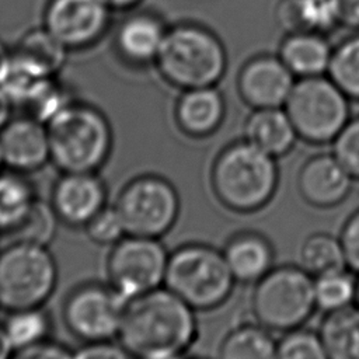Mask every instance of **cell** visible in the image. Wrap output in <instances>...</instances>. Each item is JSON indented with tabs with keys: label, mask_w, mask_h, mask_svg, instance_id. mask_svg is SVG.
Listing matches in <instances>:
<instances>
[{
	"label": "cell",
	"mask_w": 359,
	"mask_h": 359,
	"mask_svg": "<svg viewBox=\"0 0 359 359\" xmlns=\"http://www.w3.org/2000/svg\"><path fill=\"white\" fill-rule=\"evenodd\" d=\"M198 335L195 310L165 286L126 302L119 344L133 359L185 355Z\"/></svg>",
	"instance_id": "6da1fadb"
},
{
	"label": "cell",
	"mask_w": 359,
	"mask_h": 359,
	"mask_svg": "<svg viewBox=\"0 0 359 359\" xmlns=\"http://www.w3.org/2000/svg\"><path fill=\"white\" fill-rule=\"evenodd\" d=\"M50 163L60 172H98L114 147L107 115L93 104L72 100L46 122Z\"/></svg>",
	"instance_id": "7a4b0ae2"
},
{
	"label": "cell",
	"mask_w": 359,
	"mask_h": 359,
	"mask_svg": "<svg viewBox=\"0 0 359 359\" xmlns=\"http://www.w3.org/2000/svg\"><path fill=\"white\" fill-rule=\"evenodd\" d=\"M279 184L276 158L248 140L227 144L215 158L210 185L217 201L237 213L265 208Z\"/></svg>",
	"instance_id": "3957f363"
},
{
	"label": "cell",
	"mask_w": 359,
	"mask_h": 359,
	"mask_svg": "<svg viewBox=\"0 0 359 359\" xmlns=\"http://www.w3.org/2000/svg\"><path fill=\"white\" fill-rule=\"evenodd\" d=\"M154 65L170 84L184 91L216 86L226 70L227 56L212 31L196 24H178L167 28Z\"/></svg>",
	"instance_id": "277c9868"
},
{
	"label": "cell",
	"mask_w": 359,
	"mask_h": 359,
	"mask_svg": "<svg viewBox=\"0 0 359 359\" xmlns=\"http://www.w3.org/2000/svg\"><path fill=\"white\" fill-rule=\"evenodd\" d=\"M234 283L223 252L208 244H182L168 255L164 286L195 311L222 306Z\"/></svg>",
	"instance_id": "5b68a950"
},
{
	"label": "cell",
	"mask_w": 359,
	"mask_h": 359,
	"mask_svg": "<svg viewBox=\"0 0 359 359\" xmlns=\"http://www.w3.org/2000/svg\"><path fill=\"white\" fill-rule=\"evenodd\" d=\"M57 278V264L48 245L7 241L0 247V309L45 306Z\"/></svg>",
	"instance_id": "8992f818"
},
{
	"label": "cell",
	"mask_w": 359,
	"mask_h": 359,
	"mask_svg": "<svg viewBox=\"0 0 359 359\" xmlns=\"http://www.w3.org/2000/svg\"><path fill=\"white\" fill-rule=\"evenodd\" d=\"M254 285L251 311L255 321L269 331L300 328L317 310L314 279L300 265L273 266Z\"/></svg>",
	"instance_id": "52a82bcc"
},
{
	"label": "cell",
	"mask_w": 359,
	"mask_h": 359,
	"mask_svg": "<svg viewBox=\"0 0 359 359\" xmlns=\"http://www.w3.org/2000/svg\"><path fill=\"white\" fill-rule=\"evenodd\" d=\"M283 108L299 139L311 144L332 143L351 119L348 95L324 76L299 79Z\"/></svg>",
	"instance_id": "ba28073f"
},
{
	"label": "cell",
	"mask_w": 359,
	"mask_h": 359,
	"mask_svg": "<svg viewBox=\"0 0 359 359\" xmlns=\"http://www.w3.org/2000/svg\"><path fill=\"white\" fill-rule=\"evenodd\" d=\"M112 206L126 234L160 238L175 224L181 203L167 178L146 172L126 181Z\"/></svg>",
	"instance_id": "9c48e42d"
},
{
	"label": "cell",
	"mask_w": 359,
	"mask_h": 359,
	"mask_svg": "<svg viewBox=\"0 0 359 359\" xmlns=\"http://www.w3.org/2000/svg\"><path fill=\"white\" fill-rule=\"evenodd\" d=\"M168 255L160 238L126 234L109 247L107 283L126 300L164 286Z\"/></svg>",
	"instance_id": "30bf717a"
},
{
	"label": "cell",
	"mask_w": 359,
	"mask_h": 359,
	"mask_svg": "<svg viewBox=\"0 0 359 359\" xmlns=\"http://www.w3.org/2000/svg\"><path fill=\"white\" fill-rule=\"evenodd\" d=\"M126 302L108 283H81L66 296L62 318L81 342L109 341L118 338Z\"/></svg>",
	"instance_id": "8fae6325"
},
{
	"label": "cell",
	"mask_w": 359,
	"mask_h": 359,
	"mask_svg": "<svg viewBox=\"0 0 359 359\" xmlns=\"http://www.w3.org/2000/svg\"><path fill=\"white\" fill-rule=\"evenodd\" d=\"M112 10L102 0H48L42 27L69 52L95 45L111 25Z\"/></svg>",
	"instance_id": "7c38bea8"
},
{
	"label": "cell",
	"mask_w": 359,
	"mask_h": 359,
	"mask_svg": "<svg viewBox=\"0 0 359 359\" xmlns=\"http://www.w3.org/2000/svg\"><path fill=\"white\" fill-rule=\"evenodd\" d=\"M49 205L59 223L84 229L108 206V188L98 172H60L50 189Z\"/></svg>",
	"instance_id": "4fadbf2b"
},
{
	"label": "cell",
	"mask_w": 359,
	"mask_h": 359,
	"mask_svg": "<svg viewBox=\"0 0 359 359\" xmlns=\"http://www.w3.org/2000/svg\"><path fill=\"white\" fill-rule=\"evenodd\" d=\"M0 156L6 170L32 174L50 163L46 123L27 114L11 116L0 129Z\"/></svg>",
	"instance_id": "5bb4252c"
},
{
	"label": "cell",
	"mask_w": 359,
	"mask_h": 359,
	"mask_svg": "<svg viewBox=\"0 0 359 359\" xmlns=\"http://www.w3.org/2000/svg\"><path fill=\"white\" fill-rule=\"evenodd\" d=\"M294 83V74L279 56H258L241 69L238 91L241 98L254 109L282 108Z\"/></svg>",
	"instance_id": "9a60e30c"
},
{
	"label": "cell",
	"mask_w": 359,
	"mask_h": 359,
	"mask_svg": "<svg viewBox=\"0 0 359 359\" xmlns=\"http://www.w3.org/2000/svg\"><path fill=\"white\" fill-rule=\"evenodd\" d=\"M353 177L332 153L307 158L297 172V191L314 208H334L342 203L353 188Z\"/></svg>",
	"instance_id": "2e32d148"
},
{
	"label": "cell",
	"mask_w": 359,
	"mask_h": 359,
	"mask_svg": "<svg viewBox=\"0 0 359 359\" xmlns=\"http://www.w3.org/2000/svg\"><path fill=\"white\" fill-rule=\"evenodd\" d=\"M167 34L163 21L150 13L128 15L115 31V49L135 66L154 63Z\"/></svg>",
	"instance_id": "e0dca14e"
},
{
	"label": "cell",
	"mask_w": 359,
	"mask_h": 359,
	"mask_svg": "<svg viewBox=\"0 0 359 359\" xmlns=\"http://www.w3.org/2000/svg\"><path fill=\"white\" fill-rule=\"evenodd\" d=\"M222 252L233 278L240 283H255L273 268V247L264 234L257 231L233 234Z\"/></svg>",
	"instance_id": "ac0fdd59"
},
{
	"label": "cell",
	"mask_w": 359,
	"mask_h": 359,
	"mask_svg": "<svg viewBox=\"0 0 359 359\" xmlns=\"http://www.w3.org/2000/svg\"><path fill=\"white\" fill-rule=\"evenodd\" d=\"M226 112L223 95L212 87L184 90L175 105L178 128L191 137H205L219 129Z\"/></svg>",
	"instance_id": "d6986e66"
},
{
	"label": "cell",
	"mask_w": 359,
	"mask_h": 359,
	"mask_svg": "<svg viewBox=\"0 0 359 359\" xmlns=\"http://www.w3.org/2000/svg\"><path fill=\"white\" fill-rule=\"evenodd\" d=\"M245 140L278 158L287 154L299 139L285 108H258L244 126Z\"/></svg>",
	"instance_id": "ffe728a7"
},
{
	"label": "cell",
	"mask_w": 359,
	"mask_h": 359,
	"mask_svg": "<svg viewBox=\"0 0 359 359\" xmlns=\"http://www.w3.org/2000/svg\"><path fill=\"white\" fill-rule=\"evenodd\" d=\"M331 55L328 41L317 32H292L279 49L280 60L299 79L325 76Z\"/></svg>",
	"instance_id": "44dd1931"
},
{
	"label": "cell",
	"mask_w": 359,
	"mask_h": 359,
	"mask_svg": "<svg viewBox=\"0 0 359 359\" xmlns=\"http://www.w3.org/2000/svg\"><path fill=\"white\" fill-rule=\"evenodd\" d=\"M278 20L289 34L324 35L339 25L335 0H282L278 7Z\"/></svg>",
	"instance_id": "7402d4cb"
},
{
	"label": "cell",
	"mask_w": 359,
	"mask_h": 359,
	"mask_svg": "<svg viewBox=\"0 0 359 359\" xmlns=\"http://www.w3.org/2000/svg\"><path fill=\"white\" fill-rule=\"evenodd\" d=\"M318 335L330 359H359V307L324 314Z\"/></svg>",
	"instance_id": "603a6c76"
},
{
	"label": "cell",
	"mask_w": 359,
	"mask_h": 359,
	"mask_svg": "<svg viewBox=\"0 0 359 359\" xmlns=\"http://www.w3.org/2000/svg\"><path fill=\"white\" fill-rule=\"evenodd\" d=\"M39 198L25 174L0 171V236L11 233L29 213Z\"/></svg>",
	"instance_id": "cb8c5ba5"
},
{
	"label": "cell",
	"mask_w": 359,
	"mask_h": 359,
	"mask_svg": "<svg viewBox=\"0 0 359 359\" xmlns=\"http://www.w3.org/2000/svg\"><path fill=\"white\" fill-rule=\"evenodd\" d=\"M216 359H278V341L258 323L243 324L223 338Z\"/></svg>",
	"instance_id": "d4e9b609"
},
{
	"label": "cell",
	"mask_w": 359,
	"mask_h": 359,
	"mask_svg": "<svg viewBox=\"0 0 359 359\" xmlns=\"http://www.w3.org/2000/svg\"><path fill=\"white\" fill-rule=\"evenodd\" d=\"M52 327L50 314L43 306L10 310L1 323V328L13 351L49 341Z\"/></svg>",
	"instance_id": "484cf974"
},
{
	"label": "cell",
	"mask_w": 359,
	"mask_h": 359,
	"mask_svg": "<svg viewBox=\"0 0 359 359\" xmlns=\"http://www.w3.org/2000/svg\"><path fill=\"white\" fill-rule=\"evenodd\" d=\"M13 50L53 77L63 69L69 53V50L43 27L27 31Z\"/></svg>",
	"instance_id": "4316f807"
},
{
	"label": "cell",
	"mask_w": 359,
	"mask_h": 359,
	"mask_svg": "<svg viewBox=\"0 0 359 359\" xmlns=\"http://www.w3.org/2000/svg\"><path fill=\"white\" fill-rule=\"evenodd\" d=\"M300 266L313 278L321 273L346 268L339 237L318 231L307 236L299 248Z\"/></svg>",
	"instance_id": "83f0119b"
},
{
	"label": "cell",
	"mask_w": 359,
	"mask_h": 359,
	"mask_svg": "<svg viewBox=\"0 0 359 359\" xmlns=\"http://www.w3.org/2000/svg\"><path fill=\"white\" fill-rule=\"evenodd\" d=\"M349 268H341L314 276L316 309L324 314L355 304L358 279Z\"/></svg>",
	"instance_id": "f1b7e54d"
},
{
	"label": "cell",
	"mask_w": 359,
	"mask_h": 359,
	"mask_svg": "<svg viewBox=\"0 0 359 359\" xmlns=\"http://www.w3.org/2000/svg\"><path fill=\"white\" fill-rule=\"evenodd\" d=\"M328 77L351 100H359V32L332 48Z\"/></svg>",
	"instance_id": "f546056e"
},
{
	"label": "cell",
	"mask_w": 359,
	"mask_h": 359,
	"mask_svg": "<svg viewBox=\"0 0 359 359\" xmlns=\"http://www.w3.org/2000/svg\"><path fill=\"white\" fill-rule=\"evenodd\" d=\"M59 220L49 202L38 199L27 217L6 237L7 241H24L49 245L55 237Z\"/></svg>",
	"instance_id": "4dcf8cb0"
},
{
	"label": "cell",
	"mask_w": 359,
	"mask_h": 359,
	"mask_svg": "<svg viewBox=\"0 0 359 359\" xmlns=\"http://www.w3.org/2000/svg\"><path fill=\"white\" fill-rule=\"evenodd\" d=\"M278 359H330L318 332L296 328L278 341Z\"/></svg>",
	"instance_id": "1f68e13d"
},
{
	"label": "cell",
	"mask_w": 359,
	"mask_h": 359,
	"mask_svg": "<svg viewBox=\"0 0 359 359\" xmlns=\"http://www.w3.org/2000/svg\"><path fill=\"white\" fill-rule=\"evenodd\" d=\"M332 154L355 180H359V116L351 118L334 139Z\"/></svg>",
	"instance_id": "d6a6232c"
},
{
	"label": "cell",
	"mask_w": 359,
	"mask_h": 359,
	"mask_svg": "<svg viewBox=\"0 0 359 359\" xmlns=\"http://www.w3.org/2000/svg\"><path fill=\"white\" fill-rule=\"evenodd\" d=\"M88 238L101 247H112L126 236L123 224L112 205L101 210L86 227Z\"/></svg>",
	"instance_id": "836d02e7"
},
{
	"label": "cell",
	"mask_w": 359,
	"mask_h": 359,
	"mask_svg": "<svg viewBox=\"0 0 359 359\" xmlns=\"http://www.w3.org/2000/svg\"><path fill=\"white\" fill-rule=\"evenodd\" d=\"M338 237L342 245L346 268L359 273V209L345 220Z\"/></svg>",
	"instance_id": "e575fe53"
},
{
	"label": "cell",
	"mask_w": 359,
	"mask_h": 359,
	"mask_svg": "<svg viewBox=\"0 0 359 359\" xmlns=\"http://www.w3.org/2000/svg\"><path fill=\"white\" fill-rule=\"evenodd\" d=\"M73 359H133L130 353L118 342L97 341L83 342L77 351L73 352Z\"/></svg>",
	"instance_id": "d590c367"
},
{
	"label": "cell",
	"mask_w": 359,
	"mask_h": 359,
	"mask_svg": "<svg viewBox=\"0 0 359 359\" xmlns=\"http://www.w3.org/2000/svg\"><path fill=\"white\" fill-rule=\"evenodd\" d=\"M10 359H73V352L65 345L49 339L29 348L13 351Z\"/></svg>",
	"instance_id": "8d00e7d4"
},
{
	"label": "cell",
	"mask_w": 359,
	"mask_h": 359,
	"mask_svg": "<svg viewBox=\"0 0 359 359\" xmlns=\"http://www.w3.org/2000/svg\"><path fill=\"white\" fill-rule=\"evenodd\" d=\"M339 25L359 31V0H335Z\"/></svg>",
	"instance_id": "74e56055"
},
{
	"label": "cell",
	"mask_w": 359,
	"mask_h": 359,
	"mask_svg": "<svg viewBox=\"0 0 359 359\" xmlns=\"http://www.w3.org/2000/svg\"><path fill=\"white\" fill-rule=\"evenodd\" d=\"M14 112V107L6 94L0 90V129L11 119Z\"/></svg>",
	"instance_id": "f35d334b"
},
{
	"label": "cell",
	"mask_w": 359,
	"mask_h": 359,
	"mask_svg": "<svg viewBox=\"0 0 359 359\" xmlns=\"http://www.w3.org/2000/svg\"><path fill=\"white\" fill-rule=\"evenodd\" d=\"M112 11H125L137 7L143 0H102Z\"/></svg>",
	"instance_id": "ab89813d"
},
{
	"label": "cell",
	"mask_w": 359,
	"mask_h": 359,
	"mask_svg": "<svg viewBox=\"0 0 359 359\" xmlns=\"http://www.w3.org/2000/svg\"><path fill=\"white\" fill-rule=\"evenodd\" d=\"M11 353H13V348H11L10 342L7 341L6 334L0 324V359H10Z\"/></svg>",
	"instance_id": "60d3db41"
},
{
	"label": "cell",
	"mask_w": 359,
	"mask_h": 359,
	"mask_svg": "<svg viewBox=\"0 0 359 359\" xmlns=\"http://www.w3.org/2000/svg\"><path fill=\"white\" fill-rule=\"evenodd\" d=\"M10 52H11V49H8L7 45L0 39V72H1L3 66H4V63L7 62V59L10 56Z\"/></svg>",
	"instance_id": "b9f144b4"
},
{
	"label": "cell",
	"mask_w": 359,
	"mask_h": 359,
	"mask_svg": "<svg viewBox=\"0 0 359 359\" xmlns=\"http://www.w3.org/2000/svg\"><path fill=\"white\" fill-rule=\"evenodd\" d=\"M153 359H187V355H174V356H164V358H153Z\"/></svg>",
	"instance_id": "7bdbcfd3"
},
{
	"label": "cell",
	"mask_w": 359,
	"mask_h": 359,
	"mask_svg": "<svg viewBox=\"0 0 359 359\" xmlns=\"http://www.w3.org/2000/svg\"><path fill=\"white\" fill-rule=\"evenodd\" d=\"M355 306L359 307V279H358V285H356V297H355Z\"/></svg>",
	"instance_id": "ee69618b"
},
{
	"label": "cell",
	"mask_w": 359,
	"mask_h": 359,
	"mask_svg": "<svg viewBox=\"0 0 359 359\" xmlns=\"http://www.w3.org/2000/svg\"><path fill=\"white\" fill-rule=\"evenodd\" d=\"M187 359H208V358H203V356H187Z\"/></svg>",
	"instance_id": "f6af8a7d"
},
{
	"label": "cell",
	"mask_w": 359,
	"mask_h": 359,
	"mask_svg": "<svg viewBox=\"0 0 359 359\" xmlns=\"http://www.w3.org/2000/svg\"><path fill=\"white\" fill-rule=\"evenodd\" d=\"M356 195H358V199H359V180H358V185H356Z\"/></svg>",
	"instance_id": "bcb514c9"
},
{
	"label": "cell",
	"mask_w": 359,
	"mask_h": 359,
	"mask_svg": "<svg viewBox=\"0 0 359 359\" xmlns=\"http://www.w3.org/2000/svg\"><path fill=\"white\" fill-rule=\"evenodd\" d=\"M3 168H4V167H3V161H1V156H0V171H1Z\"/></svg>",
	"instance_id": "7dc6e473"
},
{
	"label": "cell",
	"mask_w": 359,
	"mask_h": 359,
	"mask_svg": "<svg viewBox=\"0 0 359 359\" xmlns=\"http://www.w3.org/2000/svg\"><path fill=\"white\" fill-rule=\"evenodd\" d=\"M1 240H3V238H1V236H0V247H1Z\"/></svg>",
	"instance_id": "c3c4849f"
}]
</instances>
